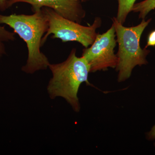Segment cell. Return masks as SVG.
Segmentation results:
<instances>
[{
  "instance_id": "6da1fadb",
  "label": "cell",
  "mask_w": 155,
  "mask_h": 155,
  "mask_svg": "<svg viewBox=\"0 0 155 155\" xmlns=\"http://www.w3.org/2000/svg\"><path fill=\"white\" fill-rule=\"evenodd\" d=\"M2 24L10 26L26 43L28 58L26 64L22 68V71L32 74L47 69L49 61L41 51L42 39L48 28L47 18L42 9L31 15L0 14V24Z\"/></svg>"
},
{
  "instance_id": "7a4b0ae2",
  "label": "cell",
  "mask_w": 155,
  "mask_h": 155,
  "mask_svg": "<svg viewBox=\"0 0 155 155\" xmlns=\"http://www.w3.org/2000/svg\"><path fill=\"white\" fill-rule=\"evenodd\" d=\"M52 78L47 87L48 93L52 99L57 97L64 98L75 112L80 111V104L78 93L81 84L88 82L90 69L85 59L76 56V49H72L66 61L49 65Z\"/></svg>"
},
{
  "instance_id": "3957f363",
  "label": "cell",
  "mask_w": 155,
  "mask_h": 155,
  "mask_svg": "<svg viewBox=\"0 0 155 155\" xmlns=\"http://www.w3.org/2000/svg\"><path fill=\"white\" fill-rule=\"evenodd\" d=\"M112 20L116 30V41L119 45V51L116 54L118 62L116 70L118 72V82H122L130 77L136 66L147 64L146 57L150 51L142 49L140 41L143 31L151 19L147 21L143 19L140 24L130 27L123 26L116 17Z\"/></svg>"
},
{
  "instance_id": "277c9868",
  "label": "cell",
  "mask_w": 155,
  "mask_h": 155,
  "mask_svg": "<svg viewBox=\"0 0 155 155\" xmlns=\"http://www.w3.org/2000/svg\"><path fill=\"white\" fill-rule=\"evenodd\" d=\"M42 9L46 14L48 24L47 31L42 39V46L48 37L53 34L52 38L60 39L62 42L77 41L84 48H88L94 41L97 35V28L101 25V19L99 17H96L91 25L84 26L60 16L53 9L46 7Z\"/></svg>"
},
{
  "instance_id": "5b68a950",
  "label": "cell",
  "mask_w": 155,
  "mask_h": 155,
  "mask_svg": "<svg viewBox=\"0 0 155 155\" xmlns=\"http://www.w3.org/2000/svg\"><path fill=\"white\" fill-rule=\"evenodd\" d=\"M116 36V30L113 24L106 32L97 35L90 47L83 50L82 57L88 64L90 72L116 68L118 62V57L114 51L117 42Z\"/></svg>"
},
{
  "instance_id": "8992f818",
  "label": "cell",
  "mask_w": 155,
  "mask_h": 155,
  "mask_svg": "<svg viewBox=\"0 0 155 155\" xmlns=\"http://www.w3.org/2000/svg\"><path fill=\"white\" fill-rule=\"evenodd\" d=\"M81 2V0H9V5L26 3L31 6L33 13L45 7L50 8L64 18L81 23L86 15Z\"/></svg>"
},
{
  "instance_id": "52a82bcc",
  "label": "cell",
  "mask_w": 155,
  "mask_h": 155,
  "mask_svg": "<svg viewBox=\"0 0 155 155\" xmlns=\"http://www.w3.org/2000/svg\"><path fill=\"white\" fill-rule=\"evenodd\" d=\"M118 12L116 18L118 22L124 24L128 14L131 12L136 0H117Z\"/></svg>"
},
{
  "instance_id": "ba28073f",
  "label": "cell",
  "mask_w": 155,
  "mask_h": 155,
  "mask_svg": "<svg viewBox=\"0 0 155 155\" xmlns=\"http://www.w3.org/2000/svg\"><path fill=\"white\" fill-rule=\"evenodd\" d=\"M155 9V0H144L134 4L131 11L139 13V18L144 19L147 14Z\"/></svg>"
},
{
  "instance_id": "9c48e42d",
  "label": "cell",
  "mask_w": 155,
  "mask_h": 155,
  "mask_svg": "<svg viewBox=\"0 0 155 155\" xmlns=\"http://www.w3.org/2000/svg\"><path fill=\"white\" fill-rule=\"evenodd\" d=\"M16 34L9 31L0 24V57L6 54L5 43L15 40Z\"/></svg>"
},
{
  "instance_id": "30bf717a",
  "label": "cell",
  "mask_w": 155,
  "mask_h": 155,
  "mask_svg": "<svg viewBox=\"0 0 155 155\" xmlns=\"http://www.w3.org/2000/svg\"><path fill=\"white\" fill-rule=\"evenodd\" d=\"M155 46V30L153 31L149 35L148 38L147 43L145 48L149 46Z\"/></svg>"
},
{
  "instance_id": "8fae6325",
  "label": "cell",
  "mask_w": 155,
  "mask_h": 155,
  "mask_svg": "<svg viewBox=\"0 0 155 155\" xmlns=\"http://www.w3.org/2000/svg\"><path fill=\"white\" fill-rule=\"evenodd\" d=\"M9 2V0H0V11L4 12L10 8Z\"/></svg>"
},
{
  "instance_id": "7c38bea8",
  "label": "cell",
  "mask_w": 155,
  "mask_h": 155,
  "mask_svg": "<svg viewBox=\"0 0 155 155\" xmlns=\"http://www.w3.org/2000/svg\"><path fill=\"white\" fill-rule=\"evenodd\" d=\"M147 138L149 140H153L155 139V125L150 132L147 134Z\"/></svg>"
},
{
  "instance_id": "4fadbf2b",
  "label": "cell",
  "mask_w": 155,
  "mask_h": 155,
  "mask_svg": "<svg viewBox=\"0 0 155 155\" xmlns=\"http://www.w3.org/2000/svg\"><path fill=\"white\" fill-rule=\"evenodd\" d=\"M89 0H81V1H82V2H86V1H88Z\"/></svg>"
},
{
  "instance_id": "5bb4252c",
  "label": "cell",
  "mask_w": 155,
  "mask_h": 155,
  "mask_svg": "<svg viewBox=\"0 0 155 155\" xmlns=\"http://www.w3.org/2000/svg\"><path fill=\"white\" fill-rule=\"evenodd\" d=\"M154 145H155V144H154Z\"/></svg>"
}]
</instances>
